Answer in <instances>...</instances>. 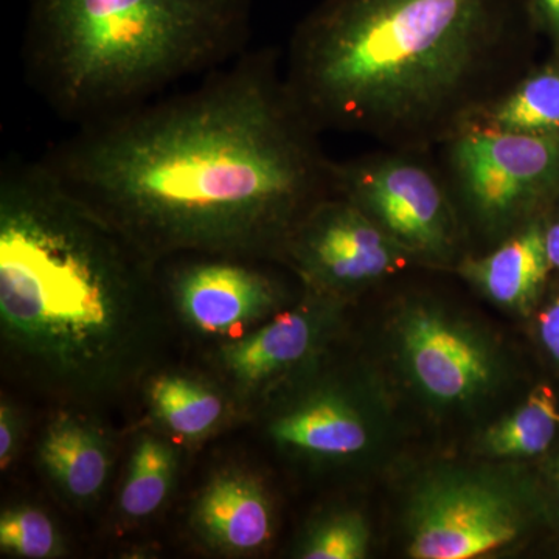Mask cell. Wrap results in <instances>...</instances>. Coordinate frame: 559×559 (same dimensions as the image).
Instances as JSON below:
<instances>
[{"mask_svg": "<svg viewBox=\"0 0 559 559\" xmlns=\"http://www.w3.org/2000/svg\"><path fill=\"white\" fill-rule=\"evenodd\" d=\"M282 64L277 50H246L189 90L76 127L40 164L156 260L283 257L334 191L333 159Z\"/></svg>", "mask_w": 559, "mask_h": 559, "instance_id": "6da1fadb", "label": "cell"}, {"mask_svg": "<svg viewBox=\"0 0 559 559\" xmlns=\"http://www.w3.org/2000/svg\"><path fill=\"white\" fill-rule=\"evenodd\" d=\"M530 22L522 0H320L285 80L320 134L432 153L530 69Z\"/></svg>", "mask_w": 559, "mask_h": 559, "instance_id": "7a4b0ae2", "label": "cell"}, {"mask_svg": "<svg viewBox=\"0 0 559 559\" xmlns=\"http://www.w3.org/2000/svg\"><path fill=\"white\" fill-rule=\"evenodd\" d=\"M157 260L75 200L40 160L0 170V316L57 377L106 380L160 289Z\"/></svg>", "mask_w": 559, "mask_h": 559, "instance_id": "3957f363", "label": "cell"}, {"mask_svg": "<svg viewBox=\"0 0 559 559\" xmlns=\"http://www.w3.org/2000/svg\"><path fill=\"white\" fill-rule=\"evenodd\" d=\"M249 35L250 0H31L22 61L76 128L229 64Z\"/></svg>", "mask_w": 559, "mask_h": 559, "instance_id": "277c9868", "label": "cell"}, {"mask_svg": "<svg viewBox=\"0 0 559 559\" xmlns=\"http://www.w3.org/2000/svg\"><path fill=\"white\" fill-rule=\"evenodd\" d=\"M439 151L455 204L488 231L507 238L559 201V134L466 127Z\"/></svg>", "mask_w": 559, "mask_h": 559, "instance_id": "5b68a950", "label": "cell"}, {"mask_svg": "<svg viewBox=\"0 0 559 559\" xmlns=\"http://www.w3.org/2000/svg\"><path fill=\"white\" fill-rule=\"evenodd\" d=\"M428 154L384 148L333 160V191L369 216L411 260L448 261L459 246V207Z\"/></svg>", "mask_w": 559, "mask_h": 559, "instance_id": "8992f818", "label": "cell"}, {"mask_svg": "<svg viewBox=\"0 0 559 559\" xmlns=\"http://www.w3.org/2000/svg\"><path fill=\"white\" fill-rule=\"evenodd\" d=\"M283 257L312 286L325 290L364 288L411 263L369 216L336 193L305 216Z\"/></svg>", "mask_w": 559, "mask_h": 559, "instance_id": "52a82bcc", "label": "cell"}, {"mask_svg": "<svg viewBox=\"0 0 559 559\" xmlns=\"http://www.w3.org/2000/svg\"><path fill=\"white\" fill-rule=\"evenodd\" d=\"M521 511L506 489L473 477L430 481L414 502L411 557L471 559L518 538Z\"/></svg>", "mask_w": 559, "mask_h": 559, "instance_id": "ba28073f", "label": "cell"}, {"mask_svg": "<svg viewBox=\"0 0 559 559\" xmlns=\"http://www.w3.org/2000/svg\"><path fill=\"white\" fill-rule=\"evenodd\" d=\"M259 260L246 253L180 252L157 260V267L197 329L229 334L277 307V282L255 266Z\"/></svg>", "mask_w": 559, "mask_h": 559, "instance_id": "9c48e42d", "label": "cell"}, {"mask_svg": "<svg viewBox=\"0 0 559 559\" xmlns=\"http://www.w3.org/2000/svg\"><path fill=\"white\" fill-rule=\"evenodd\" d=\"M412 377L433 400L462 403L488 388L492 360L473 333L428 307L412 308L401 325Z\"/></svg>", "mask_w": 559, "mask_h": 559, "instance_id": "30bf717a", "label": "cell"}, {"mask_svg": "<svg viewBox=\"0 0 559 559\" xmlns=\"http://www.w3.org/2000/svg\"><path fill=\"white\" fill-rule=\"evenodd\" d=\"M551 270L544 226L533 221L513 231L484 257H465L459 272L489 299L525 310L538 299Z\"/></svg>", "mask_w": 559, "mask_h": 559, "instance_id": "8fae6325", "label": "cell"}, {"mask_svg": "<svg viewBox=\"0 0 559 559\" xmlns=\"http://www.w3.org/2000/svg\"><path fill=\"white\" fill-rule=\"evenodd\" d=\"M197 516L205 535L227 550H255L271 539L270 502L255 481L242 476L229 474L213 481Z\"/></svg>", "mask_w": 559, "mask_h": 559, "instance_id": "7c38bea8", "label": "cell"}, {"mask_svg": "<svg viewBox=\"0 0 559 559\" xmlns=\"http://www.w3.org/2000/svg\"><path fill=\"white\" fill-rule=\"evenodd\" d=\"M466 127L516 134H559V60L525 70Z\"/></svg>", "mask_w": 559, "mask_h": 559, "instance_id": "4fadbf2b", "label": "cell"}, {"mask_svg": "<svg viewBox=\"0 0 559 559\" xmlns=\"http://www.w3.org/2000/svg\"><path fill=\"white\" fill-rule=\"evenodd\" d=\"M312 340L314 326L307 312H283L263 329L227 345L224 366L242 384H259L305 358Z\"/></svg>", "mask_w": 559, "mask_h": 559, "instance_id": "5bb4252c", "label": "cell"}, {"mask_svg": "<svg viewBox=\"0 0 559 559\" xmlns=\"http://www.w3.org/2000/svg\"><path fill=\"white\" fill-rule=\"evenodd\" d=\"M272 432L280 443L320 455L356 454L369 443V430L358 412L333 399L290 412Z\"/></svg>", "mask_w": 559, "mask_h": 559, "instance_id": "9a60e30c", "label": "cell"}, {"mask_svg": "<svg viewBox=\"0 0 559 559\" xmlns=\"http://www.w3.org/2000/svg\"><path fill=\"white\" fill-rule=\"evenodd\" d=\"M44 465L75 498H91L100 491L108 476V454L94 430L72 418L55 423L40 450Z\"/></svg>", "mask_w": 559, "mask_h": 559, "instance_id": "2e32d148", "label": "cell"}, {"mask_svg": "<svg viewBox=\"0 0 559 559\" xmlns=\"http://www.w3.org/2000/svg\"><path fill=\"white\" fill-rule=\"evenodd\" d=\"M558 430L557 395L549 385H538L513 414L488 429L485 450L496 457H533L549 450Z\"/></svg>", "mask_w": 559, "mask_h": 559, "instance_id": "e0dca14e", "label": "cell"}, {"mask_svg": "<svg viewBox=\"0 0 559 559\" xmlns=\"http://www.w3.org/2000/svg\"><path fill=\"white\" fill-rule=\"evenodd\" d=\"M151 399L165 425L190 439L207 432L223 415L219 396L186 378H160L151 388Z\"/></svg>", "mask_w": 559, "mask_h": 559, "instance_id": "ac0fdd59", "label": "cell"}, {"mask_svg": "<svg viewBox=\"0 0 559 559\" xmlns=\"http://www.w3.org/2000/svg\"><path fill=\"white\" fill-rule=\"evenodd\" d=\"M175 466V455L167 444L153 437L140 440L121 491V510L131 518H145L159 509L170 492Z\"/></svg>", "mask_w": 559, "mask_h": 559, "instance_id": "d6986e66", "label": "cell"}, {"mask_svg": "<svg viewBox=\"0 0 559 559\" xmlns=\"http://www.w3.org/2000/svg\"><path fill=\"white\" fill-rule=\"evenodd\" d=\"M0 546L17 557L49 558L57 551L58 536L46 514L24 507L3 514L0 520Z\"/></svg>", "mask_w": 559, "mask_h": 559, "instance_id": "ffe728a7", "label": "cell"}, {"mask_svg": "<svg viewBox=\"0 0 559 559\" xmlns=\"http://www.w3.org/2000/svg\"><path fill=\"white\" fill-rule=\"evenodd\" d=\"M369 532L355 514L334 518L312 535L304 550L307 559H359L366 557Z\"/></svg>", "mask_w": 559, "mask_h": 559, "instance_id": "44dd1931", "label": "cell"}, {"mask_svg": "<svg viewBox=\"0 0 559 559\" xmlns=\"http://www.w3.org/2000/svg\"><path fill=\"white\" fill-rule=\"evenodd\" d=\"M528 9L533 22L549 35L559 51V0H530Z\"/></svg>", "mask_w": 559, "mask_h": 559, "instance_id": "7402d4cb", "label": "cell"}, {"mask_svg": "<svg viewBox=\"0 0 559 559\" xmlns=\"http://www.w3.org/2000/svg\"><path fill=\"white\" fill-rule=\"evenodd\" d=\"M540 341L559 364V297L550 301L538 318Z\"/></svg>", "mask_w": 559, "mask_h": 559, "instance_id": "603a6c76", "label": "cell"}, {"mask_svg": "<svg viewBox=\"0 0 559 559\" xmlns=\"http://www.w3.org/2000/svg\"><path fill=\"white\" fill-rule=\"evenodd\" d=\"M16 443V421L7 406L0 411V465L5 469L13 457Z\"/></svg>", "mask_w": 559, "mask_h": 559, "instance_id": "cb8c5ba5", "label": "cell"}, {"mask_svg": "<svg viewBox=\"0 0 559 559\" xmlns=\"http://www.w3.org/2000/svg\"><path fill=\"white\" fill-rule=\"evenodd\" d=\"M544 240L551 270L559 271V216L544 226Z\"/></svg>", "mask_w": 559, "mask_h": 559, "instance_id": "d4e9b609", "label": "cell"}, {"mask_svg": "<svg viewBox=\"0 0 559 559\" xmlns=\"http://www.w3.org/2000/svg\"><path fill=\"white\" fill-rule=\"evenodd\" d=\"M558 479H559V462H558Z\"/></svg>", "mask_w": 559, "mask_h": 559, "instance_id": "484cf974", "label": "cell"}]
</instances>
